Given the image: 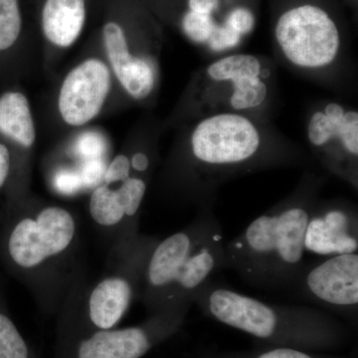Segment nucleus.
<instances>
[{
  "label": "nucleus",
  "mask_w": 358,
  "mask_h": 358,
  "mask_svg": "<svg viewBox=\"0 0 358 358\" xmlns=\"http://www.w3.org/2000/svg\"><path fill=\"white\" fill-rule=\"evenodd\" d=\"M131 160V171L138 173H145L150 166V159L148 155L143 152H134Z\"/></svg>",
  "instance_id": "nucleus-29"
},
{
  "label": "nucleus",
  "mask_w": 358,
  "mask_h": 358,
  "mask_svg": "<svg viewBox=\"0 0 358 358\" xmlns=\"http://www.w3.org/2000/svg\"><path fill=\"white\" fill-rule=\"evenodd\" d=\"M25 339L7 313L0 308V358H29Z\"/></svg>",
  "instance_id": "nucleus-18"
},
{
  "label": "nucleus",
  "mask_w": 358,
  "mask_h": 358,
  "mask_svg": "<svg viewBox=\"0 0 358 358\" xmlns=\"http://www.w3.org/2000/svg\"><path fill=\"white\" fill-rule=\"evenodd\" d=\"M188 310L155 315L145 326L98 329L78 346V358H141L155 341L178 329Z\"/></svg>",
  "instance_id": "nucleus-8"
},
{
  "label": "nucleus",
  "mask_w": 358,
  "mask_h": 358,
  "mask_svg": "<svg viewBox=\"0 0 358 358\" xmlns=\"http://www.w3.org/2000/svg\"><path fill=\"white\" fill-rule=\"evenodd\" d=\"M225 24L242 36L252 31L255 24V18L248 9L236 8L228 15Z\"/></svg>",
  "instance_id": "nucleus-25"
},
{
  "label": "nucleus",
  "mask_w": 358,
  "mask_h": 358,
  "mask_svg": "<svg viewBox=\"0 0 358 358\" xmlns=\"http://www.w3.org/2000/svg\"><path fill=\"white\" fill-rule=\"evenodd\" d=\"M112 84L109 67L98 58L75 66L63 80L58 109L66 124L81 127L100 114Z\"/></svg>",
  "instance_id": "nucleus-9"
},
{
  "label": "nucleus",
  "mask_w": 358,
  "mask_h": 358,
  "mask_svg": "<svg viewBox=\"0 0 358 358\" xmlns=\"http://www.w3.org/2000/svg\"><path fill=\"white\" fill-rule=\"evenodd\" d=\"M226 268L222 226L212 207L199 208L192 222L150 250L141 282L143 300L155 315L189 310L195 294Z\"/></svg>",
  "instance_id": "nucleus-2"
},
{
  "label": "nucleus",
  "mask_w": 358,
  "mask_h": 358,
  "mask_svg": "<svg viewBox=\"0 0 358 358\" xmlns=\"http://www.w3.org/2000/svg\"><path fill=\"white\" fill-rule=\"evenodd\" d=\"M76 232V221L67 209L45 207L35 216L7 222L1 239L2 256L14 270L31 272L64 254Z\"/></svg>",
  "instance_id": "nucleus-5"
},
{
  "label": "nucleus",
  "mask_w": 358,
  "mask_h": 358,
  "mask_svg": "<svg viewBox=\"0 0 358 358\" xmlns=\"http://www.w3.org/2000/svg\"><path fill=\"white\" fill-rule=\"evenodd\" d=\"M107 150V143L103 136L94 131H87L77 138L75 154L82 160L103 159Z\"/></svg>",
  "instance_id": "nucleus-20"
},
{
  "label": "nucleus",
  "mask_w": 358,
  "mask_h": 358,
  "mask_svg": "<svg viewBox=\"0 0 358 358\" xmlns=\"http://www.w3.org/2000/svg\"><path fill=\"white\" fill-rule=\"evenodd\" d=\"M23 27L20 0H0V51L11 48Z\"/></svg>",
  "instance_id": "nucleus-17"
},
{
  "label": "nucleus",
  "mask_w": 358,
  "mask_h": 358,
  "mask_svg": "<svg viewBox=\"0 0 358 358\" xmlns=\"http://www.w3.org/2000/svg\"><path fill=\"white\" fill-rule=\"evenodd\" d=\"M262 72L260 60L248 54L226 56L212 63L206 70L207 76L212 81L231 84L242 78L261 77Z\"/></svg>",
  "instance_id": "nucleus-15"
},
{
  "label": "nucleus",
  "mask_w": 358,
  "mask_h": 358,
  "mask_svg": "<svg viewBox=\"0 0 358 358\" xmlns=\"http://www.w3.org/2000/svg\"><path fill=\"white\" fill-rule=\"evenodd\" d=\"M292 288L315 305L355 319L358 310V254L327 257L306 266Z\"/></svg>",
  "instance_id": "nucleus-7"
},
{
  "label": "nucleus",
  "mask_w": 358,
  "mask_h": 358,
  "mask_svg": "<svg viewBox=\"0 0 358 358\" xmlns=\"http://www.w3.org/2000/svg\"><path fill=\"white\" fill-rule=\"evenodd\" d=\"M53 185L59 193L64 195H74L84 189L81 174L78 169H59L54 176Z\"/></svg>",
  "instance_id": "nucleus-21"
},
{
  "label": "nucleus",
  "mask_w": 358,
  "mask_h": 358,
  "mask_svg": "<svg viewBox=\"0 0 358 358\" xmlns=\"http://www.w3.org/2000/svg\"><path fill=\"white\" fill-rule=\"evenodd\" d=\"M87 14V0H44L40 22L45 38L59 48H69L81 36Z\"/></svg>",
  "instance_id": "nucleus-12"
},
{
  "label": "nucleus",
  "mask_w": 358,
  "mask_h": 358,
  "mask_svg": "<svg viewBox=\"0 0 358 358\" xmlns=\"http://www.w3.org/2000/svg\"><path fill=\"white\" fill-rule=\"evenodd\" d=\"M218 4L219 0H188L190 11L207 15H211Z\"/></svg>",
  "instance_id": "nucleus-28"
},
{
  "label": "nucleus",
  "mask_w": 358,
  "mask_h": 358,
  "mask_svg": "<svg viewBox=\"0 0 358 358\" xmlns=\"http://www.w3.org/2000/svg\"><path fill=\"white\" fill-rule=\"evenodd\" d=\"M241 35L231 29L229 26L224 24L214 26L210 39L207 43L213 51H224L234 48L241 41Z\"/></svg>",
  "instance_id": "nucleus-22"
},
{
  "label": "nucleus",
  "mask_w": 358,
  "mask_h": 358,
  "mask_svg": "<svg viewBox=\"0 0 358 358\" xmlns=\"http://www.w3.org/2000/svg\"><path fill=\"white\" fill-rule=\"evenodd\" d=\"M215 24L211 15L188 11L182 20V27L188 38L196 43H205L210 39Z\"/></svg>",
  "instance_id": "nucleus-19"
},
{
  "label": "nucleus",
  "mask_w": 358,
  "mask_h": 358,
  "mask_svg": "<svg viewBox=\"0 0 358 358\" xmlns=\"http://www.w3.org/2000/svg\"><path fill=\"white\" fill-rule=\"evenodd\" d=\"M89 210L93 220L103 227H113L127 221L136 229V222L129 218L119 192L105 183L94 188L90 197Z\"/></svg>",
  "instance_id": "nucleus-14"
},
{
  "label": "nucleus",
  "mask_w": 358,
  "mask_h": 358,
  "mask_svg": "<svg viewBox=\"0 0 358 358\" xmlns=\"http://www.w3.org/2000/svg\"><path fill=\"white\" fill-rule=\"evenodd\" d=\"M102 34L106 54L117 81L134 100H145L155 86L154 63L131 54L126 31L117 21L106 22Z\"/></svg>",
  "instance_id": "nucleus-11"
},
{
  "label": "nucleus",
  "mask_w": 358,
  "mask_h": 358,
  "mask_svg": "<svg viewBox=\"0 0 358 358\" xmlns=\"http://www.w3.org/2000/svg\"><path fill=\"white\" fill-rule=\"evenodd\" d=\"M131 173L129 157L126 155H119L110 162L109 166H106L103 181L107 185H110L112 183H122L131 178Z\"/></svg>",
  "instance_id": "nucleus-23"
},
{
  "label": "nucleus",
  "mask_w": 358,
  "mask_h": 358,
  "mask_svg": "<svg viewBox=\"0 0 358 358\" xmlns=\"http://www.w3.org/2000/svg\"><path fill=\"white\" fill-rule=\"evenodd\" d=\"M358 213L345 200L315 202L306 228V252L331 257L357 253Z\"/></svg>",
  "instance_id": "nucleus-10"
},
{
  "label": "nucleus",
  "mask_w": 358,
  "mask_h": 358,
  "mask_svg": "<svg viewBox=\"0 0 358 358\" xmlns=\"http://www.w3.org/2000/svg\"><path fill=\"white\" fill-rule=\"evenodd\" d=\"M229 103L233 110L255 109L262 105L268 95L267 84L261 77H246L232 83Z\"/></svg>",
  "instance_id": "nucleus-16"
},
{
  "label": "nucleus",
  "mask_w": 358,
  "mask_h": 358,
  "mask_svg": "<svg viewBox=\"0 0 358 358\" xmlns=\"http://www.w3.org/2000/svg\"><path fill=\"white\" fill-rule=\"evenodd\" d=\"M11 173V155L9 148L0 143V190L3 188Z\"/></svg>",
  "instance_id": "nucleus-27"
},
{
  "label": "nucleus",
  "mask_w": 358,
  "mask_h": 358,
  "mask_svg": "<svg viewBox=\"0 0 358 358\" xmlns=\"http://www.w3.org/2000/svg\"><path fill=\"white\" fill-rule=\"evenodd\" d=\"M193 303L207 317L279 348H329L345 334L343 324L324 310L270 303L212 280L195 294Z\"/></svg>",
  "instance_id": "nucleus-3"
},
{
  "label": "nucleus",
  "mask_w": 358,
  "mask_h": 358,
  "mask_svg": "<svg viewBox=\"0 0 358 358\" xmlns=\"http://www.w3.org/2000/svg\"><path fill=\"white\" fill-rule=\"evenodd\" d=\"M275 36L282 56L299 69H324L338 59L341 50L338 26L324 9L310 4L282 13Z\"/></svg>",
  "instance_id": "nucleus-6"
},
{
  "label": "nucleus",
  "mask_w": 358,
  "mask_h": 358,
  "mask_svg": "<svg viewBox=\"0 0 358 358\" xmlns=\"http://www.w3.org/2000/svg\"><path fill=\"white\" fill-rule=\"evenodd\" d=\"M84 188H95L102 185L106 166L103 159L82 160L79 169Z\"/></svg>",
  "instance_id": "nucleus-24"
},
{
  "label": "nucleus",
  "mask_w": 358,
  "mask_h": 358,
  "mask_svg": "<svg viewBox=\"0 0 358 358\" xmlns=\"http://www.w3.org/2000/svg\"><path fill=\"white\" fill-rule=\"evenodd\" d=\"M282 159L286 157L264 150L262 136L249 119L237 113H220L195 127L188 164L183 167V185L199 208H207L225 179Z\"/></svg>",
  "instance_id": "nucleus-4"
},
{
  "label": "nucleus",
  "mask_w": 358,
  "mask_h": 358,
  "mask_svg": "<svg viewBox=\"0 0 358 358\" xmlns=\"http://www.w3.org/2000/svg\"><path fill=\"white\" fill-rule=\"evenodd\" d=\"M0 134L22 148L34 145V120L29 102L22 93L6 92L0 96Z\"/></svg>",
  "instance_id": "nucleus-13"
},
{
  "label": "nucleus",
  "mask_w": 358,
  "mask_h": 358,
  "mask_svg": "<svg viewBox=\"0 0 358 358\" xmlns=\"http://www.w3.org/2000/svg\"><path fill=\"white\" fill-rule=\"evenodd\" d=\"M320 183L308 176L296 192L226 243L227 267L245 284L258 289L294 286L305 267L306 228Z\"/></svg>",
  "instance_id": "nucleus-1"
},
{
  "label": "nucleus",
  "mask_w": 358,
  "mask_h": 358,
  "mask_svg": "<svg viewBox=\"0 0 358 358\" xmlns=\"http://www.w3.org/2000/svg\"><path fill=\"white\" fill-rule=\"evenodd\" d=\"M227 358V357H226ZM229 358H317L305 350H296L292 348H275L265 352H258L256 355L247 357H229Z\"/></svg>",
  "instance_id": "nucleus-26"
}]
</instances>
